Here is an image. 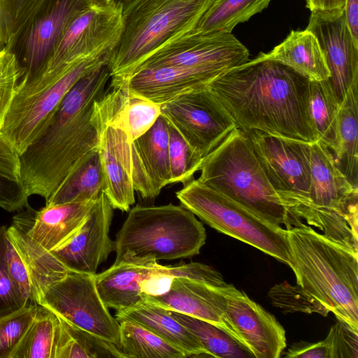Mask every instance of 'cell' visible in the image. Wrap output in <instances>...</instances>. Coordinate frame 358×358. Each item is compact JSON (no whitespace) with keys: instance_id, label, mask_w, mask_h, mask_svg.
<instances>
[{"instance_id":"3957f363","label":"cell","mask_w":358,"mask_h":358,"mask_svg":"<svg viewBox=\"0 0 358 358\" xmlns=\"http://www.w3.org/2000/svg\"><path fill=\"white\" fill-rule=\"evenodd\" d=\"M286 231L297 284L358 332L357 252L303 223Z\"/></svg>"},{"instance_id":"ab89813d","label":"cell","mask_w":358,"mask_h":358,"mask_svg":"<svg viewBox=\"0 0 358 358\" xmlns=\"http://www.w3.org/2000/svg\"><path fill=\"white\" fill-rule=\"evenodd\" d=\"M37 305L28 303L16 312L0 317V358H9L33 320Z\"/></svg>"},{"instance_id":"4316f807","label":"cell","mask_w":358,"mask_h":358,"mask_svg":"<svg viewBox=\"0 0 358 358\" xmlns=\"http://www.w3.org/2000/svg\"><path fill=\"white\" fill-rule=\"evenodd\" d=\"M157 262L113 264L103 272L96 273L97 290L104 304L117 311L141 303L143 299L140 283L151 274Z\"/></svg>"},{"instance_id":"b9f144b4","label":"cell","mask_w":358,"mask_h":358,"mask_svg":"<svg viewBox=\"0 0 358 358\" xmlns=\"http://www.w3.org/2000/svg\"><path fill=\"white\" fill-rule=\"evenodd\" d=\"M329 358H358V332L338 320L324 340Z\"/></svg>"},{"instance_id":"e0dca14e","label":"cell","mask_w":358,"mask_h":358,"mask_svg":"<svg viewBox=\"0 0 358 358\" xmlns=\"http://www.w3.org/2000/svg\"><path fill=\"white\" fill-rule=\"evenodd\" d=\"M113 209L103 192L81 227L50 251L69 271L96 274L98 266L115 250V241L109 236Z\"/></svg>"},{"instance_id":"d6986e66","label":"cell","mask_w":358,"mask_h":358,"mask_svg":"<svg viewBox=\"0 0 358 358\" xmlns=\"http://www.w3.org/2000/svg\"><path fill=\"white\" fill-rule=\"evenodd\" d=\"M161 104L132 93L125 80H111L96 102L103 124L122 130L130 142L145 134L161 115Z\"/></svg>"},{"instance_id":"816d5d0a","label":"cell","mask_w":358,"mask_h":358,"mask_svg":"<svg viewBox=\"0 0 358 358\" xmlns=\"http://www.w3.org/2000/svg\"><path fill=\"white\" fill-rule=\"evenodd\" d=\"M134 0H114V3L122 7V10Z\"/></svg>"},{"instance_id":"5b68a950","label":"cell","mask_w":358,"mask_h":358,"mask_svg":"<svg viewBox=\"0 0 358 358\" xmlns=\"http://www.w3.org/2000/svg\"><path fill=\"white\" fill-rule=\"evenodd\" d=\"M197 179L248 210L286 229L293 227L289 214L268 181L245 132L234 129L202 158Z\"/></svg>"},{"instance_id":"8d00e7d4","label":"cell","mask_w":358,"mask_h":358,"mask_svg":"<svg viewBox=\"0 0 358 358\" xmlns=\"http://www.w3.org/2000/svg\"><path fill=\"white\" fill-rule=\"evenodd\" d=\"M272 304L284 313H319L327 316L329 311L298 284L291 285L284 281L268 291Z\"/></svg>"},{"instance_id":"d6a6232c","label":"cell","mask_w":358,"mask_h":358,"mask_svg":"<svg viewBox=\"0 0 358 358\" xmlns=\"http://www.w3.org/2000/svg\"><path fill=\"white\" fill-rule=\"evenodd\" d=\"M120 349L125 358H184L185 352L140 324L122 320Z\"/></svg>"},{"instance_id":"4fadbf2b","label":"cell","mask_w":358,"mask_h":358,"mask_svg":"<svg viewBox=\"0 0 358 358\" xmlns=\"http://www.w3.org/2000/svg\"><path fill=\"white\" fill-rule=\"evenodd\" d=\"M248 48L233 34L187 32L150 55L135 70L180 66L213 72L219 76L249 60Z\"/></svg>"},{"instance_id":"6da1fadb","label":"cell","mask_w":358,"mask_h":358,"mask_svg":"<svg viewBox=\"0 0 358 358\" xmlns=\"http://www.w3.org/2000/svg\"><path fill=\"white\" fill-rule=\"evenodd\" d=\"M309 85L292 69L259 54L208 87L236 128L313 143L319 139L309 113Z\"/></svg>"},{"instance_id":"44dd1931","label":"cell","mask_w":358,"mask_h":358,"mask_svg":"<svg viewBox=\"0 0 358 358\" xmlns=\"http://www.w3.org/2000/svg\"><path fill=\"white\" fill-rule=\"evenodd\" d=\"M218 287L176 277L167 292L158 296L143 294V299L171 311L209 322L224 330L222 297Z\"/></svg>"},{"instance_id":"cb8c5ba5","label":"cell","mask_w":358,"mask_h":358,"mask_svg":"<svg viewBox=\"0 0 358 358\" xmlns=\"http://www.w3.org/2000/svg\"><path fill=\"white\" fill-rule=\"evenodd\" d=\"M8 235L20 256L30 280L33 300L37 301L51 285L62 279L69 271L27 233L24 212L13 217Z\"/></svg>"},{"instance_id":"ee69618b","label":"cell","mask_w":358,"mask_h":358,"mask_svg":"<svg viewBox=\"0 0 358 358\" xmlns=\"http://www.w3.org/2000/svg\"><path fill=\"white\" fill-rule=\"evenodd\" d=\"M21 182L0 174V207L13 212L29 206L28 198Z\"/></svg>"},{"instance_id":"603a6c76","label":"cell","mask_w":358,"mask_h":358,"mask_svg":"<svg viewBox=\"0 0 358 358\" xmlns=\"http://www.w3.org/2000/svg\"><path fill=\"white\" fill-rule=\"evenodd\" d=\"M128 141L122 130L105 125L98 146L103 192L113 208L122 211H128L135 202V189L127 160Z\"/></svg>"},{"instance_id":"4dcf8cb0","label":"cell","mask_w":358,"mask_h":358,"mask_svg":"<svg viewBox=\"0 0 358 358\" xmlns=\"http://www.w3.org/2000/svg\"><path fill=\"white\" fill-rule=\"evenodd\" d=\"M309 113L318 139L336 154L340 103L329 80L310 81Z\"/></svg>"},{"instance_id":"9a60e30c","label":"cell","mask_w":358,"mask_h":358,"mask_svg":"<svg viewBox=\"0 0 358 358\" xmlns=\"http://www.w3.org/2000/svg\"><path fill=\"white\" fill-rule=\"evenodd\" d=\"M122 17V8L115 3L106 8L90 6L81 12L67 27L38 74L53 73L113 49L120 36Z\"/></svg>"},{"instance_id":"7a4b0ae2","label":"cell","mask_w":358,"mask_h":358,"mask_svg":"<svg viewBox=\"0 0 358 358\" xmlns=\"http://www.w3.org/2000/svg\"><path fill=\"white\" fill-rule=\"evenodd\" d=\"M110 59L73 86L43 134L20 155V182L29 196L47 200L77 161L98 149L103 124L96 102L108 87Z\"/></svg>"},{"instance_id":"9c48e42d","label":"cell","mask_w":358,"mask_h":358,"mask_svg":"<svg viewBox=\"0 0 358 358\" xmlns=\"http://www.w3.org/2000/svg\"><path fill=\"white\" fill-rule=\"evenodd\" d=\"M243 131L290 216L308 199L310 143L257 130Z\"/></svg>"},{"instance_id":"e575fe53","label":"cell","mask_w":358,"mask_h":358,"mask_svg":"<svg viewBox=\"0 0 358 358\" xmlns=\"http://www.w3.org/2000/svg\"><path fill=\"white\" fill-rule=\"evenodd\" d=\"M57 316L37 305L36 314L9 358H53Z\"/></svg>"},{"instance_id":"7dc6e473","label":"cell","mask_w":358,"mask_h":358,"mask_svg":"<svg viewBox=\"0 0 358 358\" xmlns=\"http://www.w3.org/2000/svg\"><path fill=\"white\" fill-rule=\"evenodd\" d=\"M284 357L289 358H329L328 349L324 340L316 343L300 341L294 343Z\"/></svg>"},{"instance_id":"ba28073f","label":"cell","mask_w":358,"mask_h":358,"mask_svg":"<svg viewBox=\"0 0 358 358\" xmlns=\"http://www.w3.org/2000/svg\"><path fill=\"white\" fill-rule=\"evenodd\" d=\"M181 205L208 225L289 265L287 231L192 179L176 192Z\"/></svg>"},{"instance_id":"f546056e","label":"cell","mask_w":358,"mask_h":358,"mask_svg":"<svg viewBox=\"0 0 358 358\" xmlns=\"http://www.w3.org/2000/svg\"><path fill=\"white\" fill-rule=\"evenodd\" d=\"M57 318L53 358H125L115 344Z\"/></svg>"},{"instance_id":"74e56055","label":"cell","mask_w":358,"mask_h":358,"mask_svg":"<svg viewBox=\"0 0 358 358\" xmlns=\"http://www.w3.org/2000/svg\"><path fill=\"white\" fill-rule=\"evenodd\" d=\"M41 0H0V52L5 51Z\"/></svg>"},{"instance_id":"bcb514c9","label":"cell","mask_w":358,"mask_h":358,"mask_svg":"<svg viewBox=\"0 0 358 358\" xmlns=\"http://www.w3.org/2000/svg\"><path fill=\"white\" fill-rule=\"evenodd\" d=\"M0 174L20 182V155L0 134Z\"/></svg>"},{"instance_id":"c3c4849f","label":"cell","mask_w":358,"mask_h":358,"mask_svg":"<svg viewBox=\"0 0 358 358\" xmlns=\"http://www.w3.org/2000/svg\"><path fill=\"white\" fill-rule=\"evenodd\" d=\"M343 9L348 28L358 45V0H345Z\"/></svg>"},{"instance_id":"ac0fdd59","label":"cell","mask_w":358,"mask_h":358,"mask_svg":"<svg viewBox=\"0 0 358 358\" xmlns=\"http://www.w3.org/2000/svg\"><path fill=\"white\" fill-rule=\"evenodd\" d=\"M133 185L144 199H153L171 184L169 128L160 115L152 127L127 145Z\"/></svg>"},{"instance_id":"1f68e13d","label":"cell","mask_w":358,"mask_h":358,"mask_svg":"<svg viewBox=\"0 0 358 358\" xmlns=\"http://www.w3.org/2000/svg\"><path fill=\"white\" fill-rule=\"evenodd\" d=\"M271 0H213L190 31L195 34H231L239 23L268 7Z\"/></svg>"},{"instance_id":"5bb4252c","label":"cell","mask_w":358,"mask_h":358,"mask_svg":"<svg viewBox=\"0 0 358 358\" xmlns=\"http://www.w3.org/2000/svg\"><path fill=\"white\" fill-rule=\"evenodd\" d=\"M222 297L224 330L254 358H279L285 348V330L276 318L232 285L218 287Z\"/></svg>"},{"instance_id":"f1b7e54d","label":"cell","mask_w":358,"mask_h":358,"mask_svg":"<svg viewBox=\"0 0 358 358\" xmlns=\"http://www.w3.org/2000/svg\"><path fill=\"white\" fill-rule=\"evenodd\" d=\"M358 81L348 90L338 113V148L336 164L350 184L358 188Z\"/></svg>"},{"instance_id":"8fae6325","label":"cell","mask_w":358,"mask_h":358,"mask_svg":"<svg viewBox=\"0 0 358 358\" xmlns=\"http://www.w3.org/2000/svg\"><path fill=\"white\" fill-rule=\"evenodd\" d=\"M90 6L87 0L39 1L6 49L23 69L22 78H30L42 71L67 27Z\"/></svg>"},{"instance_id":"7402d4cb","label":"cell","mask_w":358,"mask_h":358,"mask_svg":"<svg viewBox=\"0 0 358 358\" xmlns=\"http://www.w3.org/2000/svg\"><path fill=\"white\" fill-rule=\"evenodd\" d=\"M96 201L45 205L38 211L29 206L24 212L27 233L46 250L51 251L81 227Z\"/></svg>"},{"instance_id":"f35d334b","label":"cell","mask_w":358,"mask_h":358,"mask_svg":"<svg viewBox=\"0 0 358 358\" xmlns=\"http://www.w3.org/2000/svg\"><path fill=\"white\" fill-rule=\"evenodd\" d=\"M0 261L24 300L34 303L28 273L5 226L0 227Z\"/></svg>"},{"instance_id":"484cf974","label":"cell","mask_w":358,"mask_h":358,"mask_svg":"<svg viewBox=\"0 0 358 358\" xmlns=\"http://www.w3.org/2000/svg\"><path fill=\"white\" fill-rule=\"evenodd\" d=\"M259 54L292 69L310 81L325 80L330 77L317 38L307 29L292 31L271 51Z\"/></svg>"},{"instance_id":"ffe728a7","label":"cell","mask_w":358,"mask_h":358,"mask_svg":"<svg viewBox=\"0 0 358 358\" xmlns=\"http://www.w3.org/2000/svg\"><path fill=\"white\" fill-rule=\"evenodd\" d=\"M218 76L213 72L196 69L157 66L138 69L124 80L132 93L162 104L206 87Z\"/></svg>"},{"instance_id":"7bdbcfd3","label":"cell","mask_w":358,"mask_h":358,"mask_svg":"<svg viewBox=\"0 0 358 358\" xmlns=\"http://www.w3.org/2000/svg\"><path fill=\"white\" fill-rule=\"evenodd\" d=\"M176 277L174 266H163L157 262L151 274L141 282V291L148 296L164 294L169 291Z\"/></svg>"},{"instance_id":"f907efd6","label":"cell","mask_w":358,"mask_h":358,"mask_svg":"<svg viewBox=\"0 0 358 358\" xmlns=\"http://www.w3.org/2000/svg\"><path fill=\"white\" fill-rule=\"evenodd\" d=\"M91 6L96 8H106L113 3L114 0H87Z\"/></svg>"},{"instance_id":"d590c367","label":"cell","mask_w":358,"mask_h":358,"mask_svg":"<svg viewBox=\"0 0 358 358\" xmlns=\"http://www.w3.org/2000/svg\"><path fill=\"white\" fill-rule=\"evenodd\" d=\"M168 123V122H167ZM169 128V163L171 184L187 183L199 171L202 158L170 124Z\"/></svg>"},{"instance_id":"277c9868","label":"cell","mask_w":358,"mask_h":358,"mask_svg":"<svg viewBox=\"0 0 358 358\" xmlns=\"http://www.w3.org/2000/svg\"><path fill=\"white\" fill-rule=\"evenodd\" d=\"M206 230L195 215L172 203L131 208L116 235L114 264H145L199 253Z\"/></svg>"},{"instance_id":"836d02e7","label":"cell","mask_w":358,"mask_h":358,"mask_svg":"<svg viewBox=\"0 0 358 358\" xmlns=\"http://www.w3.org/2000/svg\"><path fill=\"white\" fill-rule=\"evenodd\" d=\"M171 315L200 341L208 356L220 358H252L250 352L226 331L209 322L178 312Z\"/></svg>"},{"instance_id":"52a82bcc","label":"cell","mask_w":358,"mask_h":358,"mask_svg":"<svg viewBox=\"0 0 358 358\" xmlns=\"http://www.w3.org/2000/svg\"><path fill=\"white\" fill-rule=\"evenodd\" d=\"M113 49L59 71L22 78L0 134L21 155L47 129L63 99L85 75L110 59Z\"/></svg>"},{"instance_id":"f5cc1de1","label":"cell","mask_w":358,"mask_h":358,"mask_svg":"<svg viewBox=\"0 0 358 358\" xmlns=\"http://www.w3.org/2000/svg\"><path fill=\"white\" fill-rule=\"evenodd\" d=\"M3 52H0V55L2 54Z\"/></svg>"},{"instance_id":"60d3db41","label":"cell","mask_w":358,"mask_h":358,"mask_svg":"<svg viewBox=\"0 0 358 358\" xmlns=\"http://www.w3.org/2000/svg\"><path fill=\"white\" fill-rule=\"evenodd\" d=\"M24 70L15 55L6 50L0 55V129L11 106Z\"/></svg>"},{"instance_id":"f6af8a7d","label":"cell","mask_w":358,"mask_h":358,"mask_svg":"<svg viewBox=\"0 0 358 358\" xmlns=\"http://www.w3.org/2000/svg\"><path fill=\"white\" fill-rule=\"evenodd\" d=\"M27 304L0 261V317L19 310Z\"/></svg>"},{"instance_id":"d4e9b609","label":"cell","mask_w":358,"mask_h":358,"mask_svg":"<svg viewBox=\"0 0 358 358\" xmlns=\"http://www.w3.org/2000/svg\"><path fill=\"white\" fill-rule=\"evenodd\" d=\"M118 322L129 320L140 324L182 350L187 357L208 356L197 338L171 314V310L143 300L134 307L117 310Z\"/></svg>"},{"instance_id":"83f0119b","label":"cell","mask_w":358,"mask_h":358,"mask_svg":"<svg viewBox=\"0 0 358 358\" xmlns=\"http://www.w3.org/2000/svg\"><path fill=\"white\" fill-rule=\"evenodd\" d=\"M103 178L98 149L74 164L67 176L47 199L46 206L96 201L103 193Z\"/></svg>"},{"instance_id":"30bf717a","label":"cell","mask_w":358,"mask_h":358,"mask_svg":"<svg viewBox=\"0 0 358 358\" xmlns=\"http://www.w3.org/2000/svg\"><path fill=\"white\" fill-rule=\"evenodd\" d=\"M95 275L69 271L43 292L37 304L120 348V324L103 302Z\"/></svg>"},{"instance_id":"2e32d148","label":"cell","mask_w":358,"mask_h":358,"mask_svg":"<svg viewBox=\"0 0 358 358\" xmlns=\"http://www.w3.org/2000/svg\"><path fill=\"white\" fill-rule=\"evenodd\" d=\"M306 29L317 38L341 105L348 90L358 81V45L348 28L344 9L312 11Z\"/></svg>"},{"instance_id":"7c38bea8","label":"cell","mask_w":358,"mask_h":358,"mask_svg":"<svg viewBox=\"0 0 358 358\" xmlns=\"http://www.w3.org/2000/svg\"><path fill=\"white\" fill-rule=\"evenodd\" d=\"M161 115L203 157L236 126L208 86L161 104Z\"/></svg>"},{"instance_id":"681fc988","label":"cell","mask_w":358,"mask_h":358,"mask_svg":"<svg viewBox=\"0 0 358 358\" xmlns=\"http://www.w3.org/2000/svg\"><path fill=\"white\" fill-rule=\"evenodd\" d=\"M306 6L312 11L329 12L341 10L345 0H305Z\"/></svg>"},{"instance_id":"8992f818","label":"cell","mask_w":358,"mask_h":358,"mask_svg":"<svg viewBox=\"0 0 358 358\" xmlns=\"http://www.w3.org/2000/svg\"><path fill=\"white\" fill-rule=\"evenodd\" d=\"M213 0H134L122 10L110 80L128 78L150 55L190 31Z\"/></svg>"}]
</instances>
